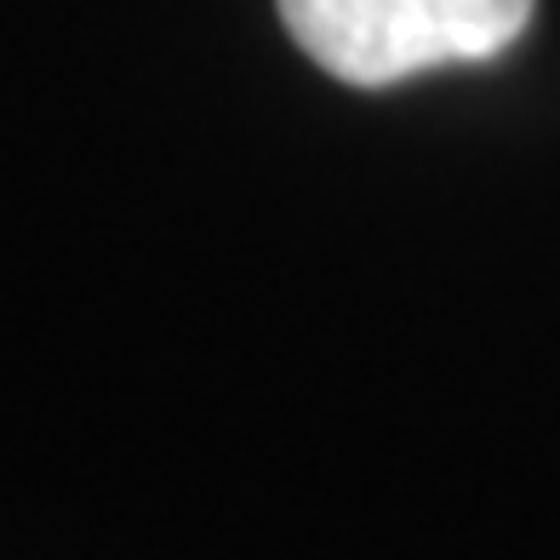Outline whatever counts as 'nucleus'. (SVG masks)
<instances>
[{
  "mask_svg": "<svg viewBox=\"0 0 560 560\" xmlns=\"http://www.w3.org/2000/svg\"><path fill=\"white\" fill-rule=\"evenodd\" d=\"M538 0H280L287 35L343 86H395L509 52Z\"/></svg>",
  "mask_w": 560,
  "mask_h": 560,
  "instance_id": "nucleus-1",
  "label": "nucleus"
}]
</instances>
